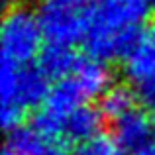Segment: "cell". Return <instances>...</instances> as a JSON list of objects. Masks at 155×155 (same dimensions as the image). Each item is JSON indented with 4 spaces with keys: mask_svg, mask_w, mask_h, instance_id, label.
<instances>
[{
    "mask_svg": "<svg viewBox=\"0 0 155 155\" xmlns=\"http://www.w3.org/2000/svg\"><path fill=\"white\" fill-rule=\"evenodd\" d=\"M83 57L77 55L73 45H59V43H47L39 53L38 67L47 75V79L59 81L75 75Z\"/></svg>",
    "mask_w": 155,
    "mask_h": 155,
    "instance_id": "obj_7",
    "label": "cell"
},
{
    "mask_svg": "<svg viewBox=\"0 0 155 155\" xmlns=\"http://www.w3.org/2000/svg\"><path fill=\"white\" fill-rule=\"evenodd\" d=\"M73 77L81 84L87 98L102 96L110 88V71L102 61L92 59V57H83Z\"/></svg>",
    "mask_w": 155,
    "mask_h": 155,
    "instance_id": "obj_8",
    "label": "cell"
},
{
    "mask_svg": "<svg viewBox=\"0 0 155 155\" xmlns=\"http://www.w3.org/2000/svg\"><path fill=\"white\" fill-rule=\"evenodd\" d=\"M100 112L104 118L116 122L124 114L132 112L136 108V92L126 84H116L110 87L108 91L100 96Z\"/></svg>",
    "mask_w": 155,
    "mask_h": 155,
    "instance_id": "obj_10",
    "label": "cell"
},
{
    "mask_svg": "<svg viewBox=\"0 0 155 155\" xmlns=\"http://www.w3.org/2000/svg\"><path fill=\"white\" fill-rule=\"evenodd\" d=\"M71 140L65 132L41 130L34 124L12 130L6 145L18 155H71Z\"/></svg>",
    "mask_w": 155,
    "mask_h": 155,
    "instance_id": "obj_4",
    "label": "cell"
},
{
    "mask_svg": "<svg viewBox=\"0 0 155 155\" xmlns=\"http://www.w3.org/2000/svg\"><path fill=\"white\" fill-rule=\"evenodd\" d=\"M49 79L39 67H18L2 61L0 69V94H2V126L12 130L24 126L28 108L43 104L49 92Z\"/></svg>",
    "mask_w": 155,
    "mask_h": 155,
    "instance_id": "obj_2",
    "label": "cell"
},
{
    "mask_svg": "<svg viewBox=\"0 0 155 155\" xmlns=\"http://www.w3.org/2000/svg\"><path fill=\"white\" fill-rule=\"evenodd\" d=\"M102 120H104V116L100 112V108L83 104L67 118L65 134H67L69 140H77L79 143L92 140V137L98 136L100 128H102Z\"/></svg>",
    "mask_w": 155,
    "mask_h": 155,
    "instance_id": "obj_9",
    "label": "cell"
},
{
    "mask_svg": "<svg viewBox=\"0 0 155 155\" xmlns=\"http://www.w3.org/2000/svg\"><path fill=\"white\" fill-rule=\"evenodd\" d=\"M153 8L155 0H94L83 41L88 57L102 63L126 59Z\"/></svg>",
    "mask_w": 155,
    "mask_h": 155,
    "instance_id": "obj_1",
    "label": "cell"
},
{
    "mask_svg": "<svg viewBox=\"0 0 155 155\" xmlns=\"http://www.w3.org/2000/svg\"><path fill=\"white\" fill-rule=\"evenodd\" d=\"M92 2L94 0H39V6L67 10V12H79V14H91Z\"/></svg>",
    "mask_w": 155,
    "mask_h": 155,
    "instance_id": "obj_12",
    "label": "cell"
},
{
    "mask_svg": "<svg viewBox=\"0 0 155 155\" xmlns=\"http://www.w3.org/2000/svg\"><path fill=\"white\" fill-rule=\"evenodd\" d=\"M114 137L126 151H137L155 141V122L145 110L134 108L114 122Z\"/></svg>",
    "mask_w": 155,
    "mask_h": 155,
    "instance_id": "obj_6",
    "label": "cell"
},
{
    "mask_svg": "<svg viewBox=\"0 0 155 155\" xmlns=\"http://www.w3.org/2000/svg\"><path fill=\"white\" fill-rule=\"evenodd\" d=\"M132 155H155V141H151V143H147L145 147L137 149V151H134Z\"/></svg>",
    "mask_w": 155,
    "mask_h": 155,
    "instance_id": "obj_14",
    "label": "cell"
},
{
    "mask_svg": "<svg viewBox=\"0 0 155 155\" xmlns=\"http://www.w3.org/2000/svg\"><path fill=\"white\" fill-rule=\"evenodd\" d=\"M43 39L38 14L18 4L6 10L2 22V61L26 67L34 57H39Z\"/></svg>",
    "mask_w": 155,
    "mask_h": 155,
    "instance_id": "obj_3",
    "label": "cell"
},
{
    "mask_svg": "<svg viewBox=\"0 0 155 155\" xmlns=\"http://www.w3.org/2000/svg\"><path fill=\"white\" fill-rule=\"evenodd\" d=\"M71 155H126V149L118 143L114 136L98 134L92 140L81 141L71 151Z\"/></svg>",
    "mask_w": 155,
    "mask_h": 155,
    "instance_id": "obj_11",
    "label": "cell"
},
{
    "mask_svg": "<svg viewBox=\"0 0 155 155\" xmlns=\"http://www.w3.org/2000/svg\"><path fill=\"white\" fill-rule=\"evenodd\" d=\"M124 73L136 88L155 84V22L140 31L124 59Z\"/></svg>",
    "mask_w": 155,
    "mask_h": 155,
    "instance_id": "obj_5",
    "label": "cell"
},
{
    "mask_svg": "<svg viewBox=\"0 0 155 155\" xmlns=\"http://www.w3.org/2000/svg\"><path fill=\"white\" fill-rule=\"evenodd\" d=\"M2 155H18V153H16L10 145H6V147H4V151H2Z\"/></svg>",
    "mask_w": 155,
    "mask_h": 155,
    "instance_id": "obj_15",
    "label": "cell"
},
{
    "mask_svg": "<svg viewBox=\"0 0 155 155\" xmlns=\"http://www.w3.org/2000/svg\"><path fill=\"white\" fill-rule=\"evenodd\" d=\"M137 96H140L145 112H147L155 122V84H147V87L137 88Z\"/></svg>",
    "mask_w": 155,
    "mask_h": 155,
    "instance_id": "obj_13",
    "label": "cell"
}]
</instances>
